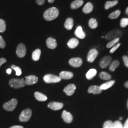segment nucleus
I'll use <instances>...</instances> for the list:
<instances>
[{"label":"nucleus","instance_id":"obj_1","mask_svg":"<svg viewBox=\"0 0 128 128\" xmlns=\"http://www.w3.org/2000/svg\"><path fill=\"white\" fill-rule=\"evenodd\" d=\"M60 14L59 10L56 7H51L46 10L43 14L44 18L48 21H51L56 18Z\"/></svg>","mask_w":128,"mask_h":128},{"label":"nucleus","instance_id":"obj_2","mask_svg":"<svg viewBox=\"0 0 128 128\" xmlns=\"http://www.w3.org/2000/svg\"><path fill=\"white\" fill-rule=\"evenodd\" d=\"M122 32L118 30H114L109 32H108L105 36V38L108 40H114L115 38H118L122 36Z\"/></svg>","mask_w":128,"mask_h":128},{"label":"nucleus","instance_id":"obj_3","mask_svg":"<svg viewBox=\"0 0 128 128\" xmlns=\"http://www.w3.org/2000/svg\"><path fill=\"white\" fill-rule=\"evenodd\" d=\"M9 84L11 87L17 89L24 87L26 85V84L23 79H12L10 81Z\"/></svg>","mask_w":128,"mask_h":128},{"label":"nucleus","instance_id":"obj_4","mask_svg":"<svg viewBox=\"0 0 128 128\" xmlns=\"http://www.w3.org/2000/svg\"><path fill=\"white\" fill-rule=\"evenodd\" d=\"M32 112L30 109L23 110L20 114L19 120L21 122H27L28 121L32 116Z\"/></svg>","mask_w":128,"mask_h":128},{"label":"nucleus","instance_id":"obj_5","mask_svg":"<svg viewBox=\"0 0 128 128\" xmlns=\"http://www.w3.org/2000/svg\"><path fill=\"white\" fill-rule=\"evenodd\" d=\"M44 81L46 83H56L61 81V78L60 76L52 74H48L45 75L43 78Z\"/></svg>","mask_w":128,"mask_h":128},{"label":"nucleus","instance_id":"obj_6","mask_svg":"<svg viewBox=\"0 0 128 128\" xmlns=\"http://www.w3.org/2000/svg\"><path fill=\"white\" fill-rule=\"evenodd\" d=\"M18 101L16 99H12L4 104V108L7 111H13L16 107Z\"/></svg>","mask_w":128,"mask_h":128},{"label":"nucleus","instance_id":"obj_7","mask_svg":"<svg viewBox=\"0 0 128 128\" xmlns=\"http://www.w3.org/2000/svg\"><path fill=\"white\" fill-rule=\"evenodd\" d=\"M112 57L109 56H104L100 62V66L102 68H107L111 63Z\"/></svg>","mask_w":128,"mask_h":128},{"label":"nucleus","instance_id":"obj_8","mask_svg":"<svg viewBox=\"0 0 128 128\" xmlns=\"http://www.w3.org/2000/svg\"><path fill=\"white\" fill-rule=\"evenodd\" d=\"M26 54V48L23 44H20L16 50V54L20 58H22L25 56Z\"/></svg>","mask_w":128,"mask_h":128},{"label":"nucleus","instance_id":"obj_9","mask_svg":"<svg viewBox=\"0 0 128 128\" xmlns=\"http://www.w3.org/2000/svg\"><path fill=\"white\" fill-rule=\"evenodd\" d=\"M98 55V51L96 49H92L89 51L87 55V61L90 63L93 62Z\"/></svg>","mask_w":128,"mask_h":128},{"label":"nucleus","instance_id":"obj_10","mask_svg":"<svg viewBox=\"0 0 128 128\" xmlns=\"http://www.w3.org/2000/svg\"><path fill=\"white\" fill-rule=\"evenodd\" d=\"M69 63L74 68H79L82 64V61L80 58H74L69 60Z\"/></svg>","mask_w":128,"mask_h":128},{"label":"nucleus","instance_id":"obj_11","mask_svg":"<svg viewBox=\"0 0 128 128\" xmlns=\"http://www.w3.org/2000/svg\"><path fill=\"white\" fill-rule=\"evenodd\" d=\"M76 89V86L74 84H68V86H67L64 88V92L66 94L67 96H71L74 94Z\"/></svg>","mask_w":128,"mask_h":128},{"label":"nucleus","instance_id":"obj_12","mask_svg":"<svg viewBox=\"0 0 128 128\" xmlns=\"http://www.w3.org/2000/svg\"><path fill=\"white\" fill-rule=\"evenodd\" d=\"M62 117L64 120V121L66 123H68V124L72 122L73 119L72 115L71 114L70 112L66 111V110H64L62 114Z\"/></svg>","mask_w":128,"mask_h":128},{"label":"nucleus","instance_id":"obj_13","mask_svg":"<svg viewBox=\"0 0 128 128\" xmlns=\"http://www.w3.org/2000/svg\"><path fill=\"white\" fill-rule=\"evenodd\" d=\"M25 82L27 85H33L36 84L38 81V78L35 76H29L26 77Z\"/></svg>","mask_w":128,"mask_h":128},{"label":"nucleus","instance_id":"obj_14","mask_svg":"<svg viewBox=\"0 0 128 128\" xmlns=\"http://www.w3.org/2000/svg\"><path fill=\"white\" fill-rule=\"evenodd\" d=\"M64 104L61 103V102H50L48 104V107L50 108L52 110H59L61 109L63 107Z\"/></svg>","mask_w":128,"mask_h":128},{"label":"nucleus","instance_id":"obj_15","mask_svg":"<svg viewBox=\"0 0 128 128\" xmlns=\"http://www.w3.org/2000/svg\"><path fill=\"white\" fill-rule=\"evenodd\" d=\"M46 45L50 49H55L57 46V43L56 40L52 37L48 38L46 40Z\"/></svg>","mask_w":128,"mask_h":128},{"label":"nucleus","instance_id":"obj_16","mask_svg":"<svg viewBox=\"0 0 128 128\" xmlns=\"http://www.w3.org/2000/svg\"><path fill=\"white\" fill-rule=\"evenodd\" d=\"M102 90L101 89L100 86H92L89 87L88 92L90 94H101L102 92Z\"/></svg>","mask_w":128,"mask_h":128},{"label":"nucleus","instance_id":"obj_17","mask_svg":"<svg viewBox=\"0 0 128 128\" xmlns=\"http://www.w3.org/2000/svg\"><path fill=\"white\" fill-rule=\"evenodd\" d=\"M74 34L76 37L80 39H84L86 37V33L82 30L81 26H78L74 32Z\"/></svg>","mask_w":128,"mask_h":128},{"label":"nucleus","instance_id":"obj_18","mask_svg":"<svg viewBox=\"0 0 128 128\" xmlns=\"http://www.w3.org/2000/svg\"><path fill=\"white\" fill-rule=\"evenodd\" d=\"M73 74L68 71H62L60 74V78L63 79L69 80L73 77Z\"/></svg>","mask_w":128,"mask_h":128},{"label":"nucleus","instance_id":"obj_19","mask_svg":"<svg viewBox=\"0 0 128 128\" xmlns=\"http://www.w3.org/2000/svg\"><path fill=\"white\" fill-rule=\"evenodd\" d=\"M79 44V41L76 38H72L69 40L68 43V46L69 48L73 49L77 47Z\"/></svg>","mask_w":128,"mask_h":128},{"label":"nucleus","instance_id":"obj_20","mask_svg":"<svg viewBox=\"0 0 128 128\" xmlns=\"http://www.w3.org/2000/svg\"><path fill=\"white\" fill-rule=\"evenodd\" d=\"M34 96L38 101L40 102H44L48 99L47 97L45 94L38 92H35Z\"/></svg>","mask_w":128,"mask_h":128},{"label":"nucleus","instance_id":"obj_21","mask_svg":"<svg viewBox=\"0 0 128 128\" xmlns=\"http://www.w3.org/2000/svg\"><path fill=\"white\" fill-rule=\"evenodd\" d=\"M94 9L93 5L91 2H88L82 9V11L85 14H88L91 13Z\"/></svg>","mask_w":128,"mask_h":128},{"label":"nucleus","instance_id":"obj_22","mask_svg":"<svg viewBox=\"0 0 128 128\" xmlns=\"http://www.w3.org/2000/svg\"><path fill=\"white\" fill-rule=\"evenodd\" d=\"M64 27L68 30H71L74 26L73 19L71 18H67L64 23Z\"/></svg>","mask_w":128,"mask_h":128},{"label":"nucleus","instance_id":"obj_23","mask_svg":"<svg viewBox=\"0 0 128 128\" xmlns=\"http://www.w3.org/2000/svg\"><path fill=\"white\" fill-rule=\"evenodd\" d=\"M84 4L82 0H75L71 4V8L72 9H76L80 8Z\"/></svg>","mask_w":128,"mask_h":128},{"label":"nucleus","instance_id":"obj_24","mask_svg":"<svg viewBox=\"0 0 128 128\" xmlns=\"http://www.w3.org/2000/svg\"><path fill=\"white\" fill-rule=\"evenodd\" d=\"M114 80H111V81H109L107 82H106L102 84L101 86H100V87L102 90H107V89L110 88V87H112V86H113L114 84Z\"/></svg>","mask_w":128,"mask_h":128},{"label":"nucleus","instance_id":"obj_25","mask_svg":"<svg viewBox=\"0 0 128 128\" xmlns=\"http://www.w3.org/2000/svg\"><path fill=\"white\" fill-rule=\"evenodd\" d=\"M97 74V70L95 69H90L86 74V78L88 80H91Z\"/></svg>","mask_w":128,"mask_h":128},{"label":"nucleus","instance_id":"obj_26","mask_svg":"<svg viewBox=\"0 0 128 128\" xmlns=\"http://www.w3.org/2000/svg\"><path fill=\"white\" fill-rule=\"evenodd\" d=\"M41 55V50L40 49H37L32 53V58L34 61H37L40 60Z\"/></svg>","mask_w":128,"mask_h":128},{"label":"nucleus","instance_id":"obj_27","mask_svg":"<svg viewBox=\"0 0 128 128\" xmlns=\"http://www.w3.org/2000/svg\"><path fill=\"white\" fill-rule=\"evenodd\" d=\"M118 1L117 0H115L113 1H107L105 4V9H109L110 8L114 7L117 4Z\"/></svg>","mask_w":128,"mask_h":128},{"label":"nucleus","instance_id":"obj_28","mask_svg":"<svg viewBox=\"0 0 128 128\" xmlns=\"http://www.w3.org/2000/svg\"><path fill=\"white\" fill-rule=\"evenodd\" d=\"M120 64V62L119 61L117 60H115L113 61L111 64H110L109 69L110 71L112 72H114L115 70V69L117 68L119 66Z\"/></svg>","mask_w":128,"mask_h":128},{"label":"nucleus","instance_id":"obj_29","mask_svg":"<svg viewBox=\"0 0 128 128\" xmlns=\"http://www.w3.org/2000/svg\"><path fill=\"white\" fill-rule=\"evenodd\" d=\"M100 78L104 80H109L112 78L111 75L106 72H102L99 74Z\"/></svg>","mask_w":128,"mask_h":128},{"label":"nucleus","instance_id":"obj_30","mask_svg":"<svg viewBox=\"0 0 128 128\" xmlns=\"http://www.w3.org/2000/svg\"><path fill=\"white\" fill-rule=\"evenodd\" d=\"M98 22L96 20V19L94 18H91L90 19L89 21V26L90 28L92 29L96 28L98 27Z\"/></svg>","mask_w":128,"mask_h":128},{"label":"nucleus","instance_id":"obj_31","mask_svg":"<svg viewBox=\"0 0 128 128\" xmlns=\"http://www.w3.org/2000/svg\"><path fill=\"white\" fill-rule=\"evenodd\" d=\"M120 10H115L114 12H112L111 14H109L108 17L110 19H116L118 18L120 16Z\"/></svg>","mask_w":128,"mask_h":128},{"label":"nucleus","instance_id":"obj_32","mask_svg":"<svg viewBox=\"0 0 128 128\" xmlns=\"http://www.w3.org/2000/svg\"><path fill=\"white\" fill-rule=\"evenodd\" d=\"M120 41V38H115L114 40H112L110 41L107 44V48H112L113 46H114L116 44H117Z\"/></svg>","mask_w":128,"mask_h":128},{"label":"nucleus","instance_id":"obj_33","mask_svg":"<svg viewBox=\"0 0 128 128\" xmlns=\"http://www.w3.org/2000/svg\"><path fill=\"white\" fill-rule=\"evenodd\" d=\"M6 25L4 20L2 19H0V32L4 33L6 30Z\"/></svg>","mask_w":128,"mask_h":128},{"label":"nucleus","instance_id":"obj_34","mask_svg":"<svg viewBox=\"0 0 128 128\" xmlns=\"http://www.w3.org/2000/svg\"><path fill=\"white\" fill-rule=\"evenodd\" d=\"M11 68L13 69L16 72V75L17 76H20L22 74V70L18 66H16L15 65H12L11 66Z\"/></svg>","mask_w":128,"mask_h":128},{"label":"nucleus","instance_id":"obj_35","mask_svg":"<svg viewBox=\"0 0 128 128\" xmlns=\"http://www.w3.org/2000/svg\"><path fill=\"white\" fill-rule=\"evenodd\" d=\"M120 25L121 27L125 28L128 25V18H124L121 19L120 21Z\"/></svg>","mask_w":128,"mask_h":128},{"label":"nucleus","instance_id":"obj_36","mask_svg":"<svg viewBox=\"0 0 128 128\" xmlns=\"http://www.w3.org/2000/svg\"><path fill=\"white\" fill-rule=\"evenodd\" d=\"M114 122L111 120H107L104 124L103 128H113Z\"/></svg>","mask_w":128,"mask_h":128},{"label":"nucleus","instance_id":"obj_37","mask_svg":"<svg viewBox=\"0 0 128 128\" xmlns=\"http://www.w3.org/2000/svg\"><path fill=\"white\" fill-rule=\"evenodd\" d=\"M113 128H124L122 123L119 120H116L114 122Z\"/></svg>","mask_w":128,"mask_h":128},{"label":"nucleus","instance_id":"obj_38","mask_svg":"<svg viewBox=\"0 0 128 128\" xmlns=\"http://www.w3.org/2000/svg\"><path fill=\"white\" fill-rule=\"evenodd\" d=\"M120 46V44L118 43L117 44H116V45H115L114 46H113L112 48L110 49V53H114V52L118 48H119V46Z\"/></svg>","mask_w":128,"mask_h":128},{"label":"nucleus","instance_id":"obj_39","mask_svg":"<svg viewBox=\"0 0 128 128\" xmlns=\"http://www.w3.org/2000/svg\"><path fill=\"white\" fill-rule=\"evenodd\" d=\"M6 46V43L5 42L2 37L0 35V48H4Z\"/></svg>","mask_w":128,"mask_h":128},{"label":"nucleus","instance_id":"obj_40","mask_svg":"<svg viewBox=\"0 0 128 128\" xmlns=\"http://www.w3.org/2000/svg\"><path fill=\"white\" fill-rule=\"evenodd\" d=\"M122 59L124 61V63L126 66L128 68V57L126 56H124L122 57Z\"/></svg>","mask_w":128,"mask_h":128},{"label":"nucleus","instance_id":"obj_41","mask_svg":"<svg viewBox=\"0 0 128 128\" xmlns=\"http://www.w3.org/2000/svg\"><path fill=\"white\" fill-rule=\"evenodd\" d=\"M45 0H36L37 4L40 5H42L45 4Z\"/></svg>","mask_w":128,"mask_h":128},{"label":"nucleus","instance_id":"obj_42","mask_svg":"<svg viewBox=\"0 0 128 128\" xmlns=\"http://www.w3.org/2000/svg\"><path fill=\"white\" fill-rule=\"evenodd\" d=\"M7 62V60L4 58H0V67L2 66V64L6 63Z\"/></svg>","mask_w":128,"mask_h":128},{"label":"nucleus","instance_id":"obj_43","mask_svg":"<svg viewBox=\"0 0 128 128\" xmlns=\"http://www.w3.org/2000/svg\"><path fill=\"white\" fill-rule=\"evenodd\" d=\"M124 128H128V118L126 120L124 125Z\"/></svg>","mask_w":128,"mask_h":128},{"label":"nucleus","instance_id":"obj_44","mask_svg":"<svg viewBox=\"0 0 128 128\" xmlns=\"http://www.w3.org/2000/svg\"><path fill=\"white\" fill-rule=\"evenodd\" d=\"M10 128H24L22 126H20V125H15V126H13L12 127H11Z\"/></svg>","mask_w":128,"mask_h":128},{"label":"nucleus","instance_id":"obj_45","mask_svg":"<svg viewBox=\"0 0 128 128\" xmlns=\"http://www.w3.org/2000/svg\"><path fill=\"white\" fill-rule=\"evenodd\" d=\"M6 72L8 74H10L12 73V69L8 68L6 70Z\"/></svg>","mask_w":128,"mask_h":128},{"label":"nucleus","instance_id":"obj_46","mask_svg":"<svg viewBox=\"0 0 128 128\" xmlns=\"http://www.w3.org/2000/svg\"><path fill=\"white\" fill-rule=\"evenodd\" d=\"M124 86H125V87H126V88H128V81L126 82L125 83V84H124Z\"/></svg>","mask_w":128,"mask_h":128},{"label":"nucleus","instance_id":"obj_47","mask_svg":"<svg viewBox=\"0 0 128 128\" xmlns=\"http://www.w3.org/2000/svg\"><path fill=\"white\" fill-rule=\"evenodd\" d=\"M55 0H48V2H50V3H53V2H54V1H55Z\"/></svg>","mask_w":128,"mask_h":128},{"label":"nucleus","instance_id":"obj_48","mask_svg":"<svg viewBox=\"0 0 128 128\" xmlns=\"http://www.w3.org/2000/svg\"><path fill=\"white\" fill-rule=\"evenodd\" d=\"M126 14H127V15H128V7H127V8L126 10Z\"/></svg>","mask_w":128,"mask_h":128},{"label":"nucleus","instance_id":"obj_49","mask_svg":"<svg viewBox=\"0 0 128 128\" xmlns=\"http://www.w3.org/2000/svg\"><path fill=\"white\" fill-rule=\"evenodd\" d=\"M119 119H120V120H122V117H120Z\"/></svg>","mask_w":128,"mask_h":128},{"label":"nucleus","instance_id":"obj_50","mask_svg":"<svg viewBox=\"0 0 128 128\" xmlns=\"http://www.w3.org/2000/svg\"><path fill=\"white\" fill-rule=\"evenodd\" d=\"M127 106H128V102H127Z\"/></svg>","mask_w":128,"mask_h":128}]
</instances>
